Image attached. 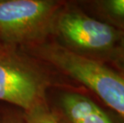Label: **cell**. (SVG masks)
I'll return each mask as SVG.
<instances>
[{
  "label": "cell",
  "instance_id": "9",
  "mask_svg": "<svg viewBox=\"0 0 124 123\" xmlns=\"http://www.w3.org/2000/svg\"><path fill=\"white\" fill-rule=\"evenodd\" d=\"M0 123H24L23 114H18L15 112H6L2 117Z\"/></svg>",
  "mask_w": 124,
  "mask_h": 123
},
{
  "label": "cell",
  "instance_id": "6",
  "mask_svg": "<svg viewBox=\"0 0 124 123\" xmlns=\"http://www.w3.org/2000/svg\"><path fill=\"white\" fill-rule=\"evenodd\" d=\"M75 4L94 19L124 33V0H94Z\"/></svg>",
  "mask_w": 124,
  "mask_h": 123
},
{
  "label": "cell",
  "instance_id": "8",
  "mask_svg": "<svg viewBox=\"0 0 124 123\" xmlns=\"http://www.w3.org/2000/svg\"><path fill=\"white\" fill-rule=\"evenodd\" d=\"M110 62L117 65L124 70V33L121 36L120 41L116 49L114 58Z\"/></svg>",
  "mask_w": 124,
  "mask_h": 123
},
{
  "label": "cell",
  "instance_id": "2",
  "mask_svg": "<svg viewBox=\"0 0 124 123\" xmlns=\"http://www.w3.org/2000/svg\"><path fill=\"white\" fill-rule=\"evenodd\" d=\"M123 32L86 14L75 3L63 5L54 33L69 51L89 58L110 62Z\"/></svg>",
  "mask_w": 124,
  "mask_h": 123
},
{
  "label": "cell",
  "instance_id": "1",
  "mask_svg": "<svg viewBox=\"0 0 124 123\" xmlns=\"http://www.w3.org/2000/svg\"><path fill=\"white\" fill-rule=\"evenodd\" d=\"M39 58L94 94L124 123V70L112 62L81 56L59 43L30 48Z\"/></svg>",
  "mask_w": 124,
  "mask_h": 123
},
{
  "label": "cell",
  "instance_id": "7",
  "mask_svg": "<svg viewBox=\"0 0 124 123\" xmlns=\"http://www.w3.org/2000/svg\"><path fill=\"white\" fill-rule=\"evenodd\" d=\"M23 119L24 123H62L59 115L50 109L46 101L23 112Z\"/></svg>",
  "mask_w": 124,
  "mask_h": 123
},
{
  "label": "cell",
  "instance_id": "4",
  "mask_svg": "<svg viewBox=\"0 0 124 123\" xmlns=\"http://www.w3.org/2000/svg\"><path fill=\"white\" fill-rule=\"evenodd\" d=\"M48 76L15 47L0 44V101L23 112L46 101Z\"/></svg>",
  "mask_w": 124,
  "mask_h": 123
},
{
  "label": "cell",
  "instance_id": "3",
  "mask_svg": "<svg viewBox=\"0 0 124 123\" xmlns=\"http://www.w3.org/2000/svg\"><path fill=\"white\" fill-rule=\"evenodd\" d=\"M65 2L0 0V44L32 47L45 43Z\"/></svg>",
  "mask_w": 124,
  "mask_h": 123
},
{
  "label": "cell",
  "instance_id": "5",
  "mask_svg": "<svg viewBox=\"0 0 124 123\" xmlns=\"http://www.w3.org/2000/svg\"><path fill=\"white\" fill-rule=\"evenodd\" d=\"M59 108L68 123H123L94 99L75 88L63 90L59 95Z\"/></svg>",
  "mask_w": 124,
  "mask_h": 123
}]
</instances>
